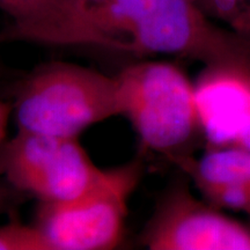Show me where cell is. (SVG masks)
Here are the masks:
<instances>
[{"label": "cell", "instance_id": "6da1fadb", "mask_svg": "<svg viewBox=\"0 0 250 250\" xmlns=\"http://www.w3.org/2000/svg\"><path fill=\"white\" fill-rule=\"evenodd\" d=\"M94 46L168 55L205 67H250V40L210 21L195 0H74Z\"/></svg>", "mask_w": 250, "mask_h": 250}, {"label": "cell", "instance_id": "7a4b0ae2", "mask_svg": "<svg viewBox=\"0 0 250 250\" xmlns=\"http://www.w3.org/2000/svg\"><path fill=\"white\" fill-rule=\"evenodd\" d=\"M18 130L79 138L83 131L122 116L117 77L73 62H43L15 85Z\"/></svg>", "mask_w": 250, "mask_h": 250}, {"label": "cell", "instance_id": "3957f363", "mask_svg": "<svg viewBox=\"0 0 250 250\" xmlns=\"http://www.w3.org/2000/svg\"><path fill=\"white\" fill-rule=\"evenodd\" d=\"M122 116L136 131L143 148L165 156L177 167L193 156L204 137L195 83L177 65L140 61L117 74Z\"/></svg>", "mask_w": 250, "mask_h": 250}, {"label": "cell", "instance_id": "277c9868", "mask_svg": "<svg viewBox=\"0 0 250 250\" xmlns=\"http://www.w3.org/2000/svg\"><path fill=\"white\" fill-rule=\"evenodd\" d=\"M144 174V162L102 169L88 189L70 201L39 202L33 224L51 250H110L123 239L129 202Z\"/></svg>", "mask_w": 250, "mask_h": 250}, {"label": "cell", "instance_id": "5b68a950", "mask_svg": "<svg viewBox=\"0 0 250 250\" xmlns=\"http://www.w3.org/2000/svg\"><path fill=\"white\" fill-rule=\"evenodd\" d=\"M79 138L20 131L0 146V179L39 202L70 201L101 174Z\"/></svg>", "mask_w": 250, "mask_h": 250}, {"label": "cell", "instance_id": "8992f818", "mask_svg": "<svg viewBox=\"0 0 250 250\" xmlns=\"http://www.w3.org/2000/svg\"><path fill=\"white\" fill-rule=\"evenodd\" d=\"M140 241L151 250H250V226L197 198L179 180L156 202Z\"/></svg>", "mask_w": 250, "mask_h": 250}, {"label": "cell", "instance_id": "52a82bcc", "mask_svg": "<svg viewBox=\"0 0 250 250\" xmlns=\"http://www.w3.org/2000/svg\"><path fill=\"white\" fill-rule=\"evenodd\" d=\"M195 89L203 132L210 147L229 146L250 116V67H205Z\"/></svg>", "mask_w": 250, "mask_h": 250}, {"label": "cell", "instance_id": "ba28073f", "mask_svg": "<svg viewBox=\"0 0 250 250\" xmlns=\"http://www.w3.org/2000/svg\"><path fill=\"white\" fill-rule=\"evenodd\" d=\"M0 9L12 19L0 31V42L94 46L74 0H0Z\"/></svg>", "mask_w": 250, "mask_h": 250}, {"label": "cell", "instance_id": "9c48e42d", "mask_svg": "<svg viewBox=\"0 0 250 250\" xmlns=\"http://www.w3.org/2000/svg\"><path fill=\"white\" fill-rule=\"evenodd\" d=\"M195 186L250 184V151L236 146L210 147L201 158L190 156L179 166Z\"/></svg>", "mask_w": 250, "mask_h": 250}, {"label": "cell", "instance_id": "30bf717a", "mask_svg": "<svg viewBox=\"0 0 250 250\" xmlns=\"http://www.w3.org/2000/svg\"><path fill=\"white\" fill-rule=\"evenodd\" d=\"M206 17L223 21L237 35L250 40V0H195Z\"/></svg>", "mask_w": 250, "mask_h": 250}, {"label": "cell", "instance_id": "8fae6325", "mask_svg": "<svg viewBox=\"0 0 250 250\" xmlns=\"http://www.w3.org/2000/svg\"><path fill=\"white\" fill-rule=\"evenodd\" d=\"M0 250H51L48 240L33 223L12 218L0 225Z\"/></svg>", "mask_w": 250, "mask_h": 250}, {"label": "cell", "instance_id": "7c38bea8", "mask_svg": "<svg viewBox=\"0 0 250 250\" xmlns=\"http://www.w3.org/2000/svg\"><path fill=\"white\" fill-rule=\"evenodd\" d=\"M197 189L208 203L218 208L239 211L250 217V184L219 183L201 184Z\"/></svg>", "mask_w": 250, "mask_h": 250}, {"label": "cell", "instance_id": "4fadbf2b", "mask_svg": "<svg viewBox=\"0 0 250 250\" xmlns=\"http://www.w3.org/2000/svg\"><path fill=\"white\" fill-rule=\"evenodd\" d=\"M26 198L29 197L12 187L7 181L0 179V214L14 212Z\"/></svg>", "mask_w": 250, "mask_h": 250}, {"label": "cell", "instance_id": "5bb4252c", "mask_svg": "<svg viewBox=\"0 0 250 250\" xmlns=\"http://www.w3.org/2000/svg\"><path fill=\"white\" fill-rule=\"evenodd\" d=\"M12 115H13L12 102L0 100V146L5 143L7 137V127Z\"/></svg>", "mask_w": 250, "mask_h": 250}, {"label": "cell", "instance_id": "9a60e30c", "mask_svg": "<svg viewBox=\"0 0 250 250\" xmlns=\"http://www.w3.org/2000/svg\"><path fill=\"white\" fill-rule=\"evenodd\" d=\"M229 146H236L250 151V116L243 122Z\"/></svg>", "mask_w": 250, "mask_h": 250}, {"label": "cell", "instance_id": "2e32d148", "mask_svg": "<svg viewBox=\"0 0 250 250\" xmlns=\"http://www.w3.org/2000/svg\"><path fill=\"white\" fill-rule=\"evenodd\" d=\"M4 73V67L1 66V62H0V74Z\"/></svg>", "mask_w": 250, "mask_h": 250}]
</instances>
